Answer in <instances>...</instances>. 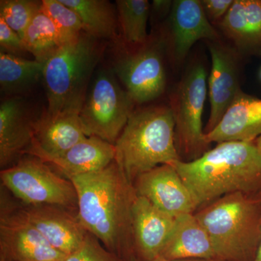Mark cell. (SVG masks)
Segmentation results:
<instances>
[{
  "label": "cell",
  "instance_id": "1",
  "mask_svg": "<svg viewBox=\"0 0 261 261\" xmlns=\"http://www.w3.org/2000/svg\"><path fill=\"white\" fill-rule=\"evenodd\" d=\"M69 180L76 190L77 216L84 228L122 261H137L132 207L137 195L116 161Z\"/></svg>",
  "mask_w": 261,
  "mask_h": 261
},
{
  "label": "cell",
  "instance_id": "2",
  "mask_svg": "<svg viewBox=\"0 0 261 261\" xmlns=\"http://www.w3.org/2000/svg\"><path fill=\"white\" fill-rule=\"evenodd\" d=\"M172 166L191 192L197 210L228 194L261 190V154L255 142H222L199 159Z\"/></svg>",
  "mask_w": 261,
  "mask_h": 261
},
{
  "label": "cell",
  "instance_id": "3",
  "mask_svg": "<svg viewBox=\"0 0 261 261\" xmlns=\"http://www.w3.org/2000/svg\"><path fill=\"white\" fill-rule=\"evenodd\" d=\"M115 147V161L132 185L140 175L157 166L181 161L171 108L158 106L135 110Z\"/></svg>",
  "mask_w": 261,
  "mask_h": 261
},
{
  "label": "cell",
  "instance_id": "4",
  "mask_svg": "<svg viewBox=\"0 0 261 261\" xmlns=\"http://www.w3.org/2000/svg\"><path fill=\"white\" fill-rule=\"evenodd\" d=\"M210 237L217 258L253 261L261 242V199L258 192L223 196L195 213Z\"/></svg>",
  "mask_w": 261,
  "mask_h": 261
},
{
  "label": "cell",
  "instance_id": "5",
  "mask_svg": "<svg viewBox=\"0 0 261 261\" xmlns=\"http://www.w3.org/2000/svg\"><path fill=\"white\" fill-rule=\"evenodd\" d=\"M103 49L100 40L83 31L48 58L42 77L48 100L46 114L82 110Z\"/></svg>",
  "mask_w": 261,
  "mask_h": 261
},
{
  "label": "cell",
  "instance_id": "6",
  "mask_svg": "<svg viewBox=\"0 0 261 261\" xmlns=\"http://www.w3.org/2000/svg\"><path fill=\"white\" fill-rule=\"evenodd\" d=\"M2 185L29 205L59 206L78 215L76 190L70 180L55 172L47 163L29 155L0 171Z\"/></svg>",
  "mask_w": 261,
  "mask_h": 261
},
{
  "label": "cell",
  "instance_id": "7",
  "mask_svg": "<svg viewBox=\"0 0 261 261\" xmlns=\"http://www.w3.org/2000/svg\"><path fill=\"white\" fill-rule=\"evenodd\" d=\"M206 96L207 72L202 63H195L187 69L171 95L175 139L181 161H194L210 149L202 130Z\"/></svg>",
  "mask_w": 261,
  "mask_h": 261
},
{
  "label": "cell",
  "instance_id": "8",
  "mask_svg": "<svg viewBox=\"0 0 261 261\" xmlns=\"http://www.w3.org/2000/svg\"><path fill=\"white\" fill-rule=\"evenodd\" d=\"M135 106L113 70H99L89 87L81 110L84 134L115 145L135 111Z\"/></svg>",
  "mask_w": 261,
  "mask_h": 261
},
{
  "label": "cell",
  "instance_id": "9",
  "mask_svg": "<svg viewBox=\"0 0 261 261\" xmlns=\"http://www.w3.org/2000/svg\"><path fill=\"white\" fill-rule=\"evenodd\" d=\"M166 45L163 38L149 37L143 46L126 49L115 62L113 73L135 104L150 102L164 92Z\"/></svg>",
  "mask_w": 261,
  "mask_h": 261
},
{
  "label": "cell",
  "instance_id": "10",
  "mask_svg": "<svg viewBox=\"0 0 261 261\" xmlns=\"http://www.w3.org/2000/svg\"><path fill=\"white\" fill-rule=\"evenodd\" d=\"M1 187L0 257L5 261H65L58 251L33 226L22 210Z\"/></svg>",
  "mask_w": 261,
  "mask_h": 261
},
{
  "label": "cell",
  "instance_id": "11",
  "mask_svg": "<svg viewBox=\"0 0 261 261\" xmlns=\"http://www.w3.org/2000/svg\"><path fill=\"white\" fill-rule=\"evenodd\" d=\"M133 185L137 195L172 217L197 211L191 192L172 165H161L140 175Z\"/></svg>",
  "mask_w": 261,
  "mask_h": 261
},
{
  "label": "cell",
  "instance_id": "12",
  "mask_svg": "<svg viewBox=\"0 0 261 261\" xmlns=\"http://www.w3.org/2000/svg\"><path fill=\"white\" fill-rule=\"evenodd\" d=\"M80 109L65 110L56 115L44 113L33 123L32 144L25 154L42 160L61 156L84 140Z\"/></svg>",
  "mask_w": 261,
  "mask_h": 261
},
{
  "label": "cell",
  "instance_id": "13",
  "mask_svg": "<svg viewBox=\"0 0 261 261\" xmlns=\"http://www.w3.org/2000/svg\"><path fill=\"white\" fill-rule=\"evenodd\" d=\"M21 207L29 221L48 243L65 255L75 251L88 233L77 214L63 207L25 204H21Z\"/></svg>",
  "mask_w": 261,
  "mask_h": 261
},
{
  "label": "cell",
  "instance_id": "14",
  "mask_svg": "<svg viewBox=\"0 0 261 261\" xmlns=\"http://www.w3.org/2000/svg\"><path fill=\"white\" fill-rule=\"evenodd\" d=\"M208 44L212 62L208 78L211 113L204 130L205 134L219 124L226 110L242 92L233 51L218 42H208Z\"/></svg>",
  "mask_w": 261,
  "mask_h": 261
},
{
  "label": "cell",
  "instance_id": "15",
  "mask_svg": "<svg viewBox=\"0 0 261 261\" xmlns=\"http://www.w3.org/2000/svg\"><path fill=\"white\" fill-rule=\"evenodd\" d=\"M132 219L137 261L158 260L171 236L176 218L137 195L132 207Z\"/></svg>",
  "mask_w": 261,
  "mask_h": 261
},
{
  "label": "cell",
  "instance_id": "16",
  "mask_svg": "<svg viewBox=\"0 0 261 261\" xmlns=\"http://www.w3.org/2000/svg\"><path fill=\"white\" fill-rule=\"evenodd\" d=\"M170 20L173 56L177 63L185 59L197 41H219V34L207 19L201 1H173Z\"/></svg>",
  "mask_w": 261,
  "mask_h": 261
},
{
  "label": "cell",
  "instance_id": "17",
  "mask_svg": "<svg viewBox=\"0 0 261 261\" xmlns=\"http://www.w3.org/2000/svg\"><path fill=\"white\" fill-rule=\"evenodd\" d=\"M33 123L23 99L11 97L0 105V167H10L25 154L32 144Z\"/></svg>",
  "mask_w": 261,
  "mask_h": 261
},
{
  "label": "cell",
  "instance_id": "18",
  "mask_svg": "<svg viewBox=\"0 0 261 261\" xmlns=\"http://www.w3.org/2000/svg\"><path fill=\"white\" fill-rule=\"evenodd\" d=\"M261 136V99L243 91L226 110L219 124L205 134L209 144L254 142Z\"/></svg>",
  "mask_w": 261,
  "mask_h": 261
},
{
  "label": "cell",
  "instance_id": "19",
  "mask_svg": "<svg viewBox=\"0 0 261 261\" xmlns=\"http://www.w3.org/2000/svg\"><path fill=\"white\" fill-rule=\"evenodd\" d=\"M194 258L218 259L208 233L195 214L181 215L176 218L172 232L159 259Z\"/></svg>",
  "mask_w": 261,
  "mask_h": 261
},
{
  "label": "cell",
  "instance_id": "20",
  "mask_svg": "<svg viewBox=\"0 0 261 261\" xmlns=\"http://www.w3.org/2000/svg\"><path fill=\"white\" fill-rule=\"evenodd\" d=\"M115 145L92 136L85 137L62 155L45 163L54 166L63 177L70 179L73 176L104 169L115 161Z\"/></svg>",
  "mask_w": 261,
  "mask_h": 261
},
{
  "label": "cell",
  "instance_id": "21",
  "mask_svg": "<svg viewBox=\"0 0 261 261\" xmlns=\"http://www.w3.org/2000/svg\"><path fill=\"white\" fill-rule=\"evenodd\" d=\"M220 28L240 51L260 55L261 0L233 1Z\"/></svg>",
  "mask_w": 261,
  "mask_h": 261
},
{
  "label": "cell",
  "instance_id": "22",
  "mask_svg": "<svg viewBox=\"0 0 261 261\" xmlns=\"http://www.w3.org/2000/svg\"><path fill=\"white\" fill-rule=\"evenodd\" d=\"M76 12L84 32L101 40L116 39L118 25L116 6L106 0H61Z\"/></svg>",
  "mask_w": 261,
  "mask_h": 261
},
{
  "label": "cell",
  "instance_id": "23",
  "mask_svg": "<svg viewBox=\"0 0 261 261\" xmlns=\"http://www.w3.org/2000/svg\"><path fill=\"white\" fill-rule=\"evenodd\" d=\"M44 63L0 51L2 93L15 94L30 88L42 79Z\"/></svg>",
  "mask_w": 261,
  "mask_h": 261
},
{
  "label": "cell",
  "instance_id": "24",
  "mask_svg": "<svg viewBox=\"0 0 261 261\" xmlns=\"http://www.w3.org/2000/svg\"><path fill=\"white\" fill-rule=\"evenodd\" d=\"M118 25L126 49L142 47L148 41L147 24L150 5L147 0H117Z\"/></svg>",
  "mask_w": 261,
  "mask_h": 261
},
{
  "label": "cell",
  "instance_id": "25",
  "mask_svg": "<svg viewBox=\"0 0 261 261\" xmlns=\"http://www.w3.org/2000/svg\"><path fill=\"white\" fill-rule=\"evenodd\" d=\"M23 42L25 51L42 63L63 45L58 29L42 6L24 33Z\"/></svg>",
  "mask_w": 261,
  "mask_h": 261
},
{
  "label": "cell",
  "instance_id": "26",
  "mask_svg": "<svg viewBox=\"0 0 261 261\" xmlns=\"http://www.w3.org/2000/svg\"><path fill=\"white\" fill-rule=\"evenodd\" d=\"M42 6V1L1 0L0 18L14 30L23 40L24 33Z\"/></svg>",
  "mask_w": 261,
  "mask_h": 261
},
{
  "label": "cell",
  "instance_id": "27",
  "mask_svg": "<svg viewBox=\"0 0 261 261\" xmlns=\"http://www.w3.org/2000/svg\"><path fill=\"white\" fill-rule=\"evenodd\" d=\"M42 8L55 23L63 44L69 42L83 32L82 20L76 12L61 0H43Z\"/></svg>",
  "mask_w": 261,
  "mask_h": 261
},
{
  "label": "cell",
  "instance_id": "28",
  "mask_svg": "<svg viewBox=\"0 0 261 261\" xmlns=\"http://www.w3.org/2000/svg\"><path fill=\"white\" fill-rule=\"evenodd\" d=\"M65 261H122L119 257L108 251L96 237L89 232L81 246L67 255Z\"/></svg>",
  "mask_w": 261,
  "mask_h": 261
},
{
  "label": "cell",
  "instance_id": "29",
  "mask_svg": "<svg viewBox=\"0 0 261 261\" xmlns=\"http://www.w3.org/2000/svg\"><path fill=\"white\" fill-rule=\"evenodd\" d=\"M0 47L1 51L20 56L25 51L20 36L0 18Z\"/></svg>",
  "mask_w": 261,
  "mask_h": 261
},
{
  "label": "cell",
  "instance_id": "30",
  "mask_svg": "<svg viewBox=\"0 0 261 261\" xmlns=\"http://www.w3.org/2000/svg\"><path fill=\"white\" fill-rule=\"evenodd\" d=\"M232 0H203L201 1L206 15L214 21L222 20L233 4Z\"/></svg>",
  "mask_w": 261,
  "mask_h": 261
},
{
  "label": "cell",
  "instance_id": "31",
  "mask_svg": "<svg viewBox=\"0 0 261 261\" xmlns=\"http://www.w3.org/2000/svg\"><path fill=\"white\" fill-rule=\"evenodd\" d=\"M173 1L171 0H154L152 2V10L156 15L162 17L171 13Z\"/></svg>",
  "mask_w": 261,
  "mask_h": 261
},
{
  "label": "cell",
  "instance_id": "32",
  "mask_svg": "<svg viewBox=\"0 0 261 261\" xmlns=\"http://www.w3.org/2000/svg\"><path fill=\"white\" fill-rule=\"evenodd\" d=\"M154 261H223V260H218V259L194 258V259H183V260H165V259H158V260H156Z\"/></svg>",
  "mask_w": 261,
  "mask_h": 261
},
{
  "label": "cell",
  "instance_id": "33",
  "mask_svg": "<svg viewBox=\"0 0 261 261\" xmlns=\"http://www.w3.org/2000/svg\"><path fill=\"white\" fill-rule=\"evenodd\" d=\"M259 195H260L261 199V190L258 192ZM253 261H261V242L260 244V246H259L258 250H257L256 256H255V258L254 259Z\"/></svg>",
  "mask_w": 261,
  "mask_h": 261
},
{
  "label": "cell",
  "instance_id": "34",
  "mask_svg": "<svg viewBox=\"0 0 261 261\" xmlns=\"http://www.w3.org/2000/svg\"><path fill=\"white\" fill-rule=\"evenodd\" d=\"M255 143L261 154V136L260 137H258L256 140H255Z\"/></svg>",
  "mask_w": 261,
  "mask_h": 261
},
{
  "label": "cell",
  "instance_id": "35",
  "mask_svg": "<svg viewBox=\"0 0 261 261\" xmlns=\"http://www.w3.org/2000/svg\"><path fill=\"white\" fill-rule=\"evenodd\" d=\"M0 261H4V260H3V258H1V257H0Z\"/></svg>",
  "mask_w": 261,
  "mask_h": 261
},
{
  "label": "cell",
  "instance_id": "36",
  "mask_svg": "<svg viewBox=\"0 0 261 261\" xmlns=\"http://www.w3.org/2000/svg\"><path fill=\"white\" fill-rule=\"evenodd\" d=\"M260 79H261V70H260Z\"/></svg>",
  "mask_w": 261,
  "mask_h": 261
},
{
  "label": "cell",
  "instance_id": "37",
  "mask_svg": "<svg viewBox=\"0 0 261 261\" xmlns=\"http://www.w3.org/2000/svg\"><path fill=\"white\" fill-rule=\"evenodd\" d=\"M5 261V260H4Z\"/></svg>",
  "mask_w": 261,
  "mask_h": 261
}]
</instances>
